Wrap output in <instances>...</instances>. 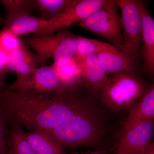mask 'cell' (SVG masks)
Here are the masks:
<instances>
[{
  "label": "cell",
  "mask_w": 154,
  "mask_h": 154,
  "mask_svg": "<svg viewBox=\"0 0 154 154\" xmlns=\"http://www.w3.org/2000/svg\"><path fill=\"white\" fill-rule=\"evenodd\" d=\"M78 89L42 94L0 89V111L7 124L51 131L94 108Z\"/></svg>",
  "instance_id": "cell-1"
},
{
  "label": "cell",
  "mask_w": 154,
  "mask_h": 154,
  "mask_svg": "<svg viewBox=\"0 0 154 154\" xmlns=\"http://www.w3.org/2000/svg\"><path fill=\"white\" fill-rule=\"evenodd\" d=\"M105 123L96 107L51 131L64 147L96 146L102 143Z\"/></svg>",
  "instance_id": "cell-2"
},
{
  "label": "cell",
  "mask_w": 154,
  "mask_h": 154,
  "mask_svg": "<svg viewBox=\"0 0 154 154\" xmlns=\"http://www.w3.org/2000/svg\"><path fill=\"white\" fill-rule=\"evenodd\" d=\"M146 88L138 73H116L108 76L98 95L107 108L121 111L134 105Z\"/></svg>",
  "instance_id": "cell-3"
},
{
  "label": "cell",
  "mask_w": 154,
  "mask_h": 154,
  "mask_svg": "<svg viewBox=\"0 0 154 154\" xmlns=\"http://www.w3.org/2000/svg\"><path fill=\"white\" fill-rule=\"evenodd\" d=\"M118 9L117 0H107L102 8L78 25L110 42L123 52V25Z\"/></svg>",
  "instance_id": "cell-4"
},
{
  "label": "cell",
  "mask_w": 154,
  "mask_h": 154,
  "mask_svg": "<svg viewBox=\"0 0 154 154\" xmlns=\"http://www.w3.org/2000/svg\"><path fill=\"white\" fill-rule=\"evenodd\" d=\"M123 25V52L139 60L140 44L142 40V25L137 0H117Z\"/></svg>",
  "instance_id": "cell-5"
},
{
  "label": "cell",
  "mask_w": 154,
  "mask_h": 154,
  "mask_svg": "<svg viewBox=\"0 0 154 154\" xmlns=\"http://www.w3.org/2000/svg\"><path fill=\"white\" fill-rule=\"evenodd\" d=\"M107 0H75L67 9L54 19L49 21L37 36H48L56 31L82 22L98 11Z\"/></svg>",
  "instance_id": "cell-6"
},
{
  "label": "cell",
  "mask_w": 154,
  "mask_h": 154,
  "mask_svg": "<svg viewBox=\"0 0 154 154\" xmlns=\"http://www.w3.org/2000/svg\"><path fill=\"white\" fill-rule=\"evenodd\" d=\"M6 88L14 91L42 94H55L66 90L61 85L53 64L37 68L27 79L16 80Z\"/></svg>",
  "instance_id": "cell-7"
},
{
  "label": "cell",
  "mask_w": 154,
  "mask_h": 154,
  "mask_svg": "<svg viewBox=\"0 0 154 154\" xmlns=\"http://www.w3.org/2000/svg\"><path fill=\"white\" fill-rule=\"evenodd\" d=\"M153 120L146 121L123 131L119 140L116 154H139L152 143Z\"/></svg>",
  "instance_id": "cell-8"
},
{
  "label": "cell",
  "mask_w": 154,
  "mask_h": 154,
  "mask_svg": "<svg viewBox=\"0 0 154 154\" xmlns=\"http://www.w3.org/2000/svg\"><path fill=\"white\" fill-rule=\"evenodd\" d=\"M137 5L142 25L143 67L152 75L154 72V19L144 2L137 0Z\"/></svg>",
  "instance_id": "cell-9"
},
{
  "label": "cell",
  "mask_w": 154,
  "mask_h": 154,
  "mask_svg": "<svg viewBox=\"0 0 154 154\" xmlns=\"http://www.w3.org/2000/svg\"><path fill=\"white\" fill-rule=\"evenodd\" d=\"M96 55L100 65L108 74L138 73L139 60L119 50L102 51Z\"/></svg>",
  "instance_id": "cell-10"
},
{
  "label": "cell",
  "mask_w": 154,
  "mask_h": 154,
  "mask_svg": "<svg viewBox=\"0 0 154 154\" xmlns=\"http://www.w3.org/2000/svg\"><path fill=\"white\" fill-rule=\"evenodd\" d=\"M58 31V32L55 35L34 36L22 40L24 44L35 50V54L39 65H45V61L48 59L53 58L59 44L69 32L68 28H62Z\"/></svg>",
  "instance_id": "cell-11"
},
{
  "label": "cell",
  "mask_w": 154,
  "mask_h": 154,
  "mask_svg": "<svg viewBox=\"0 0 154 154\" xmlns=\"http://www.w3.org/2000/svg\"><path fill=\"white\" fill-rule=\"evenodd\" d=\"M154 86L147 87L142 96L130 110L123 125V131L148 120H154Z\"/></svg>",
  "instance_id": "cell-12"
},
{
  "label": "cell",
  "mask_w": 154,
  "mask_h": 154,
  "mask_svg": "<svg viewBox=\"0 0 154 154\" xmlns=\"http://www.w3.org/2000/svg\"><path fill=\"white\" fill-rule=\"evenodd\" d=\"M7 66L10 73L16 75V80L21 81L30 76L39 64L35 54H31L24 44L9 54Z\"/></svg>",
  "instance_id": "cell-13"
},
{
  "label": "cell",
  "mask_w": 154,
  "mask_h": 154,
  "mask_svg": "<svg viewBox=\"0 0 154 154\" xmlns=\"http://www.w3.org/2000/svg\"><path fill=\"white\" fill-rule=\"evenodd\" d=\"M79 62L82 71L83 85L93 94L98 95L108 74L100 65L96 54L87 56Z\"/></svg>",
  "instance_id": "cell-14"
},
{
  "label": "cell",
  "mask_w": 154,
  "mask_h": 154,
  "mask_svg": "<svg viewBox=\"0 0 154 154\" xmlns=\"http://www.w3.org/2000/svg\"><path fill=\"white\" fill-rule=\"evenodd\" d=\"M48 22L41 18L33 17L31 14H21L5 19L3 28L17 37L29 33L38 36Z\"/></svg>",
  "instance_id": "cell-15"
},
{
  "label": "cell",
  "mask_w": 154,
  "mask_h": 154,
  "mask_svg": "<svg viewBox=\"0 0 154 154\" xmlns=\"http://www.w3.org/2000/svg\"><path fill=\"white\" fill-rule=\"evenodd\" d=\"M25 133L37 154H67L63 146L48 131L38 129L25 131Z\"/></svg>",
  "instance_id": "cell-16"
},
{
  "label": "cell",
  "mask_w": 154,
  "mask_h": 154,
  "mask_svg": "<svg viewBox=\"0 0 154 154\" xmlns=\"http://www.w3.org/2000/svg\"><path fill=\"white\" fill-rule=\"evenodd\" d=\"M8 125L6 139L9 152L11 154H37L28 141L23 128L16 124Z\"/></svg>",
  "instance_id": "cell-17"
},
{
  "label": "cell",
  "mask_w": 154,
  "mask_h": 154,
  "mask_svg": "<svg viewBox=\"0 0 154 154\" xmlns=\"http://www.w3.org/2000/svg\"><path fill=\"white\" fill-rule=\"evenodd\" d=\"M53 66L61 85L65 90H76L83 85L81 66L75 59L62 66Z\"/></svg>",
  "instance_id": "cell-18"
},
{
  "label": "cell",
  "mask_w": 154,
  "mask_h": 154,
  "mask_svg": "<svg viewBox=\"0 0 154 154\" xmlns=\"http://www.w3.org/2000/svg\"><path fill=\"white\" fill-rule=\"evenodd\" d=\"M75 40L77 46V54L75 59L78 62L90 54H96L106 51L119 50L112 45L82 36L75 35Z\"/></svg>",
  "instance_id": "cell-19"
},
{
  "label": "cell",
  "mask_w": 154,
  "mask_h": 154,
  "mask_svg": "<svg viewBox=\"0 0 154 154\" xmlns=\"http://www.w3.org/2000/svg\"><path fill=\"white\" fill-rule=\"evenodd\" d=\"M74 2L75 0H35V9L42 19L50 21L60 15Z\"/></svg>",
  "instance_id": "cell-20"
},
{
  "label": "cell",
  "mask_w": 154,
  "mask_h": 154,
  "mask_svg": "<svg viewBox=\"0 0 154 154\" xmlns=\"http://www.w3.org/2000/svg\"><path fill=\"white\" fill-rule=\"evenodd\" d=\"M75 35L71 32L65 36L57 48L53 59L54 66H62L70 62L76 57L77 46Z\"/></svg>",
  "instance_id": "cell-21"
},
{
  "label": "cell",
  "mask_w": 154,
  "mask_h": 154,
  "mask_svg": "<svg viewBox=\"0 0 154 154\" xmlns=\"http://www.w3.org/2000/svg\"><path fill=\"white\" fill-rule=\"evenodd\" d=\"M5 11V19L24 14H31L35 9V0H1Z\"/></svg>",
  "instance_id": "cell-22"
},
{
  "label": "cell",
  "mask_w": 154,
  "mask_h": 154,
  "mask_svg": "<svg viewBox=\"0 0 154 154\" xmlns=\"http://www.w3.org/2000/svg\"><path fill=\"white\" fill-rule=\"evenodd\" d=\"M24 44L19 37L14 36L5 28L0 31V48L8 54L19 48Z\"/></svg>",
  "instance_id": "cell-23"
},
{
  "label": "cell",
  "mask_w": 154,
  "mask_h": 154,
  "mask_svg": "<svg viewBox=\"0 0 154 154\" xmlns=\"http://www.w3.org/2000/svg\"><path fill=\"white\" fill-rule=\"evenodd\" d=\"M9 54L0 48V89L5 88L6 76L10 72L7 66V57Z\"/></svg>",
  "instance_id": "cell-24"
},
{
  "label": "cell",
  "mask_w": 154,
  "mask_h": 154,
  "mask_svg": "<svg viewBox=\"0 0 154 154\" xmlns=\"http://www.w3.org/2000/svg\"><path fill=\"white\" fill-rule=\"evenodd\" d=\"M7 123L5 118L0 111V154H4L8 148L6 133Z\"/></svg>",
  "instance_id": "cell-25"
},
{
  "label": "cell",
  "mask_w": 154,
  "mask_h": 154,
  "mask_svg": "<svg viewBox=\"0 0 154 154\" xmlns=\"http://www.w3.org/2000/svg\"><path fill=\"white\" fill-rule=\"evenodd\" d=\"M139 154H154V144L152 143L145 150Z\"/></svg>",
  "instance_id": "cell-26"
},
{
  "label": "cell",
  "mask_w": 154,
  "mask_h": 154,
  "mask_svg": "<svg viewBox=\"0 0 154 154\" xmlns=\"http://www.w3.org/2000/svg\"><path fill=\"white\" fill-rule=\"evenodd\" d=\"M85 154H109V153L107 151L105 150H101L91 152Z\"/></svg>",
  "instance_id": "cell-27"
},
{
  "label": "cell",
  "mask_w": 154,
  "mask_h": 154,
  "mask_svg": "<svg viewBox=\"0 0 154 154\" xmlns=\"http://www.w3.org/2000/svg\"><path fill=\"white\" fill-rule=\"evenodd\" d=\"M4 154H11V153L9 152V151L8 150V148H7V150H6V151L5 152V153Z\"/></svg>",
  "instance_id": "cell-28"
},
{
  "label": "cell",
  "mask_w": 154,
  "mask_h": 154,
  "mask_svg": "<svg viewBox=\"0 0 154 154\" xmlns=\"http://www.w3.org/2000/svg\"><path fill=\"white\" fill-rule=\"evenodd\" d=\"M3 20L2 18V17H1V16H0V24L3 22Z\"/></svg>",
  "instance_id": "cell-29"
}]
</instances>
